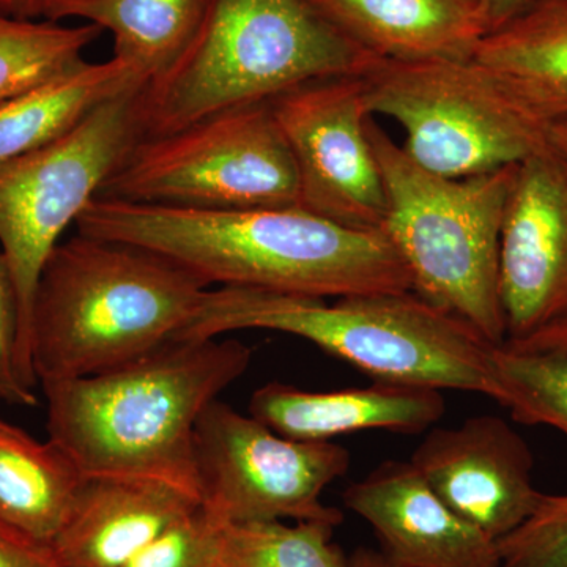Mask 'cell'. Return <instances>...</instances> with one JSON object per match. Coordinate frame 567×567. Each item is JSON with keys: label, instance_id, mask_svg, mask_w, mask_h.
I'll return each mask as SVG.
<instances>
[{"label": "cell", "instance_id": "cell-4", "mask_svg": "<svg viewBox=\"0 0 567 567\" xmlns=\"http://www.w3.org/2000/svg\"><path fill=\"white\" fill-rule=\"evenodd\" d=\"M210 287L159 254L78 233L48 257L29 358L39 383L102 374L174 341Z\"/></svg>", "mask_w": 567, "mask_h": 567}, {"label": "cell", "instance_id": "cell-29", "mask_svg": "<svg viewBox=\"0 0 567 567\" xmlns=\"http://www.w3.org/2000/svg\"><path fill=\"white\" fill-rule=\"evenodd\" d=\"M503 347L517 350V352L554 353L566 354L567 357V320L544 328V330L520 339V341L506 342Z\"/></svg>", "mask_w": 567, "mask_h": 567}, {"label": "cell", "instance_id": "cell-26", "mask_svg": "<svg viewBox=\"0 0 567 567\" xmlns=\"http://www.w3.org/2000/svg\"><path fill=\"white\" fill-rule=\"evenodd\" d=\"M216 525L199 506L122 567H213Z\"/></svg>", "mask_w": 567, "mask_h": 567}, {"label": "cell", "instance_id": "cell-9", "mask_svg": "<svg viewBox=\"0 0 567 567\" xmlns=\"http://www.w3.org/2000/svg\"><path fill=\"white\" fill-rule=\"evenodd\" d=\"M134 85L96 107L70 133L39 151L0 164V251L17 287L21 311V368L39 385L29 358V323L48 257L71 224L102 192L137 141L141 95Z\"/></svg>", "mask_w": 567, "mask_h": 567}, {"label": "cell", "instance_id": "cell-10", "mask_svg": "<svg viewBox=\"0 0 567 567\" xmlns=\"http://www.w3.org/2000/svg\"><path fill=\"white\" fill-rule=\"evenodd\" d=\"M350 461L338 443L287 439L219 399L194 434L200 507L216 524L292 518L338 527L344 516L324 506L322 494Z\"/></svg>", "mask_w": 567, "mask_h": 567}, {"label": "cell", "instance_id": "cell-18", "mask_svg": "<svg viewBox=\"0 0 567 567\" xmlns=\"http://www.w3.org/2000/svg\"><path fill=\"white\" fill-rule=\"evenodd\" d=\"M537 117L551 125L567 115V0H533L488 33L475 52Z\"/></svg>", "mask_w": 567, "mask_h": 567}, {"label": "cell", "instance_id": "cell-1", "mask_svg": "<svg viewBox=\"0 0 567 567\" xmlns=\"http://www.w3.org/2000/svg\"><path fill=\"white\" fill-rule=\"evenodd\" d=\"M76 229L159 254L208 287L320 298L412 290L382 230L352 229L298 205L193 210L95 197Z\"/></svg>", "mask_w": 567, "mask_h": 567}, {"label": "cell", "instance_id": "cell-28", "mask_svg": "<svg viewBox=\"0 0 567 567\" xmlns=\"http://www.w3.org/2000/svg\"><path fill=\"white\" fill-rule=\"evenodd\" d=\"M0 567H62L50 546L35 543L0 522Z\"/></svg>", "mask_w": 567, "mask_h": 567}, {"label": "cell", "instance_id": "cell-16", "mask_svg": "<svg viewBox=\"0 0 567 567\" xmlns=\"http://www.w3.org/2000/svg\"><path fill=\"white\" fill-rule=\"evenodd\" d=\"M199 506L156 481L87 476L52 550L62 567H122Z\"/></svg>", "mask_w": 567, "mask_h": 567}, {"label": "cell", "instance_id": "cell-23", "mask_svg": "<svg viewBox=\"0 0 567 567\" xmlns=\"http://www.w3.org/2000/svg\"><path fill=\"white\" fill-rule=\"evenodd\" d=\"M334 528L315 520L218 524L213 567H349Z\"/></svg>", "mask_w": 567, "mask_h": 567}, {"label": "cell", "instance_id": "cell-14", "mask_svg": "<svg viewBox=\"0 0 567 567\" xmlns=\"http://www.w3.org/2000/svg\"><path fill=\"white\" fill-rule=\"evenodd\" d=\"M344 503L398 567H499L496 540L454 513L412 462L385 461L350 484Z\"/></svg>", "mask_w": 567, "mask_h": 567}, {"label": "cell", "instance_id": "cell-12", "mask_svg": "<svg viewBox=\"0 0 567 567\" xmlns=\"http://www.w3.org/2000/svg\"><path fill=\"white\" fill-rule=\"evenodd\" d=\"M499 295L506 342L567 320V163L550 147L517 164L499 238Z\"/></svg>", "mask_w": 567, "mask_h": 567}, {"label": "cell", "instance_id": "cell-21", "mask_svg": "<svg viewBox=\"0 0 567 567\" xmlns=\"http://www.w3.org/2000/svg\"><path fill=\"white\" fill-rule=\"evenodd\" d=\"M141 84L147 85L145 78L121 59L85 61L0 104V164L61 140L96 107Z\"/></svg>", "mask_w": 567, "mask_h": 567}, {"label": "cell", "instance_id": "cell-22", "mask_svg": "<svg viewBox=\"0 0 567 567\" xmlns=\"http://www.w3.org/2000/svg\"><path fill=\"white\" fill-rule=\"evenodd\" d=\"M102 33L87 22L65 25L0 11V104L78 69Z\"/></svg>", "mask_w": 567, "mask_h": 567}, {"label": "cell", "instance_id": "cell-11", "mask_svg": "<svg viewBox=\"0 0 567 567\" xmlns=\"http://www.w3.org/2000/svg\"><path fill=\"white\" fill-rule=\"evenodd\" d=\"M292 152L305 210L361 230H380L385 183L369 136L364 76L309 82L271 102Z\"/></svg>", "mask_w": 567, "mask_h": 567}, {"label": "cell", "instance_id": "cell-27", "mask_svg": "<svg viewBox=\"0 0 567 567\" xmlns=\"http://www.w3.org/2000/svg\"><path fill=\"white\" fill-rule=\"evenodd\" d=\"M21 311L17 287L0 251V401L9 405L39 404L35 388L25 382L21 368Z\"/></svg>", "mask_w": 567, "mask_h": 567}, {"label": "cell", "instance_id": "cell-8", "mask_svg": "<svg viewBox=\"0 0 567 567\" xmlns=\"http://www.w3.org/2000/svg\"><path fill=\"white\" fill-rule=\"evenodd\" d=\"M96 197L193 210L297 207L300 182L270 102L141 137Z\"/></svg>", "mask_w": 567, "mask_h": 567}, {"label": "cell", "instance_id": "cell-31", "mask_svg": "<svg viewBox=\"0 0 567 567\" xmlns=\"http://www.w3.org/2000/svg\"><path fill=\"white\" fill-rule=\"evenodd\" d=\"M44 0H0V11L22 20H41Z\"/></svg>", "mask_w": 567, "mask_h": 567}, {"label": "cell", "instance_id": "cell-6", "mask_svg": "<svg viewBox=\"0 0 567 567\" xmlns=\"http://www.w3.org/2000/svg\"><path fill=\"white\" fill-rule=\"evenodd\" d=\"M369 136L385 183L380 230L409 270L413 292L502 347L507 331L499 238L517 164L473 177H440L416 166L374 115Z\"/></svg>", "mask_w": 567, "mask_h": 567}, {"label": "cell", "instance_id": "cell-7", "mask_svg": "<svg viewBox=\"0 0 567 567\" xmlns=\"http://www.w3.org/2000/svg\"><path fill=\"white\" fill-rule=\"evenodd\" d=\"M372 115L405 134V155L446 178L492 173L548 147L550 125L476 59L382 61L364 74Z\"/></svg>", "mask_w": 567, "mask_h": 567}, {"label": "cell", "instance_id": "cell-30", "mask_svg": "<svg viewBox=\"0 0 567 567\" xmlns=\"http://www.w3.org/2000/svg\"><path fill=\"white\" fill-rule=\"evenodd\" d=\"M532 2L533 0H481L486 10L491 32L516 18Z\"/></svg>", "mask_w": 567, "mask_h": 567}, {"label": "cell", "instance_id": "cell-20", "mask_svg": "<svg viewBox=\"0 0 567 567\" xmlns=\"http://www.w3.org/2000/svg\"><path fill=\"white\" fill-rule=\"evenodd\" d=\"M84 481L65 450L0 420V522L52 547Z\"/></svg>", "mask_w": 567, "mask_h": 567}, {"label": "cell", "instance_id": "cell-24", "mask_svg": "<svg viewBox=\"0 0 567 567\" xmlns=\"http://www.w3.org/2000/svg\"><path fill=\"white\" fill-rule=\"evenodd\" d=\"M499 405L513 420L527 425H550L567 439V357L554 353L495 350Z\"/></svg>", "mask_w": 567, "mask_h": 567}, {"label": "cell", "instance_id": "cell-17", "mask_svg": "<svg viewBox=\"0 0 567 567\" xmlns=\"http://www.w3.org/2000/svg\"><path fill=\"white\" fill-rule=\"evenodd\" d=\"M382 61H466L491 33L481 0H316Z\"/></svg>", "mask_w": 567, "mask_h": 567}, {"label": "cell", "instance_id": "cell-32", "mask_svg": "<svg viewBox=\"0 0 567 567\" xmlns=\"http://www.w3.org/2000/svg\"><path fill=\"white\" fill-rule=\"evenodd\" d=\"M349 567H398L383 555L372 548L360 547L349 558Z\"/></svg>", "mask_w": 567, "mask_h": 567}, {"label": "cell", "instance_id": "cell-25", "mask_svg": "<svg viewBox=\"0 0 567 567\" xmlns=\"http://www.w3.org/2000/svg\"><path fill=\"white\" fill-rule=\"evenodd\" d=\"M496 544L499 567H567V494H544L533 516Z\"/></svg>", "mask_w": 567, "mask_h": 567}, {"label": "cell", "instance_id": "cell-33", "mask_svg": "<svg viewBox=\"0 0 567 567\" xmlns=\"http://www.w3.org/2000/svg\"><path fill=\"white\" fill-rule=\"evenodd\" d=\"M548 147L567 163V115L548 128Z\"/></svg>", "mask_w": 567, "mask_h": 567}, {"label": "cell", "instance_id": "cell-5", "mask_svg": "<svg viewBox=\"0 0 567 567\" xmlns=\"http://www.w3.org/2000/svg\"><path fill=\"white\" fill-rule=\"evenodd\" d=\"M380 62L316 0H208L188 50L142 91V137L270 103L309 82L364 76Z\"/></svg>", "mask_w": 567, "mask_h": 567}, {"label": "cell", "instance_id": "cell-15", "mask_svg": "<svg viewBox=\"0 0 567 567\" xmlns=\"http://www.w3.org/2000/svg\"><path fill=\"white\" fill-rule=\"evenodd\" d=\"M248 412L287 439L331 442L363 431L421 434L442 420L446 402L442 391L395 383L306 391L271 382L254 391Z\"/></svg>", "mask_w": 567, "mask_h": 567}, {"label": "cell", "instance_id": "cell-13", "mask_svg": "<svg viewBox=\"0 0 567 567\" xmlns=\"http://www.w3.org/2000/svg\"><path fill=\"white\" fill-rule=\"evenodd\" d=\"M410 462L454 513L496 543L524 525L544 496L528 443L499 416L432 427Z\"/></svg>", "mask_w": 567, "mask_h": 567}, {"label": "cell", "instance_id": "cell-19", "mask_svg": "<svg viewBox=\"0 0 567 567\" xmlns=\"http://www.w3.org/2000/svg\"><path fill=\"white\" fill-rule=\"evenodd\" d=\"M208 0H44L43 20L85 21L114 35V58L147 84L173 69L203 24Z\"/></svg>", "mask_w": 567, "mask_h": 567}, {"label": "cell", "instance_id": "cell-2", "mask_svg": "<svg viewBox=\"0 0 567 567\" xmlns=\"http://www.w3.org/2000/svg\"><path fill=\"white\" fill-rule=\"evenodd\" d=\"M251 360L233 339L169 341L102 374L48 380V434L84 477L156 481L199 502L197 421Z\"/></svg>", "mask_w": 567, "mask_h": 567}, {"label": "cell", "instance_id": "cell-3", "mask_svg": "<svg viewBox=\"0 0 567 567\" xmlns=\"http://www.w3.org/2000/svg\"><path fill=\"white\" fill-rule=\"evenodd\" d=\"M327 300L245 287L208 289L174 341L281 331L312 342L374 382L468 391L499 402L498 346L413 290Z\"/></svg>", "mask_w": 567, "mask_h": 567}]
</instances>
